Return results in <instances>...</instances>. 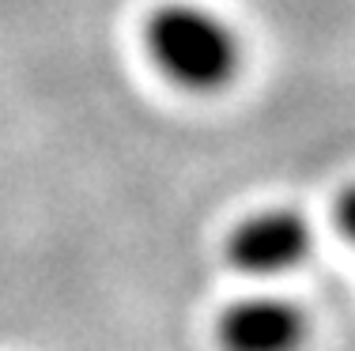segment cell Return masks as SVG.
<instances>
[{
    "label": "cell",
    "mask_w": 355,
    "mask_h": 351,
    "mask_svg": "<svg viewBox=\"0 0 355 351\" xmlns=\"http://www.w3.org/2000/svg\"><path fill=\"white\" fill-rule=\"evenodd\" d=\"M151 61L159 64L166 80L193 95H212L223 91L239 76L242 42L231 30V23L219 19L212 8L200 4H163L151 12L144 30Z\"/></svg>",
    "instance_id": "cell-1"
},
{
    "label": "cell",
    "mask_w": 355,
    "mask_h": 351,
    "mask_svg": "<svg viewBox=\"0 0 355 351\" xmlns=\"http://www.w3.org/2000/svg\"><path fill=\"white\" fill-rule=\"evenodd\" d=\"M227 264L253 280H276L310 261L314 253V227L302 212L268 208L253 212L227 234Z\"/></svg>",
    "instance_id": "cell-2"
},
{
    "label": "cell",
    "mask_w": 355,
    "mask_h": 351,
    "mask_svg": "<svg viewBox=\"0 0 355 351\" xmlns=\"http://www.w3.org/2000/svg\"><path fill=\"white\" fill-rule=\"evenodd\" d=\"M216 336L223 351H302L310 336V317L291 298L250 295L219 314Z\"/></svg>",
    "instance_id": "cell-3"
},
{
    "label": "cell",
    "mask_w": 355,
    "mask_h": 351,
    "mask_svg": "<svg viewBox=\"0 0 355 351\" xmlns=\"http://www.w3.org/2000/svg\"><path fill=\"white\" fill-rule=\"evenodd\" d=\"M336 227L355 246V186H348L340 193V200H336Z\"/></svg>",
    "instance_id": "cell-4"
}]
</instances>
